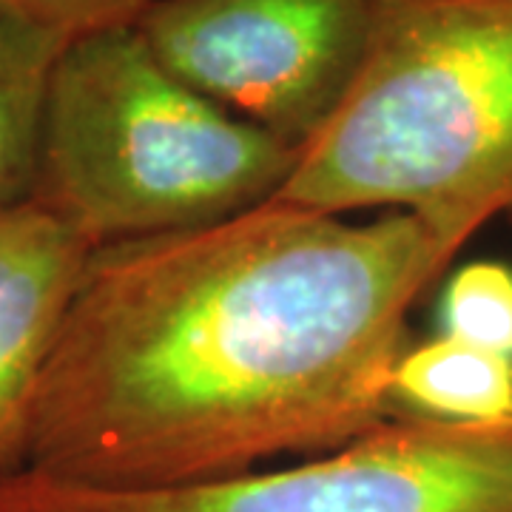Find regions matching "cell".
I'll use <instances>...</instances> for the list:
<instances>
[{"mask_svg":"<svg viewBox=\"0 0 512 512\" xmlns=\"http://www.w3.org/2000/svg\"><path fill=\"white\" fill-rule=\"evenodd\" d=\"M66 43L0 12V211L32 197L49 77Z\"/></svg>","mask_w":512,"mask_h":512,"instance_id":"8","label":"cell"},{"mask_svg":"<svg viewBox=\"0 0 512 512\" xmlns=\"http://www.w3.org/2000/svg\"><path fill=\"white\" fill-rule=\"evenodd\" d=\"M157 0H0V12L46 32L74 37L137 26Z\"/></svg>","mask_w":512,"mask_h":512,"instance_id":"10","label":"cell"},{"mask_svg":"<svg viewBox=\"0 0 512 512\" xmlns=\"http://www.w3.org/2000/svg\"><path fill=\"white\" fill-rule=\"evenodd\" d=\"M376 0H157L137 29L202 97L302 148L362 69Z\"/></svg>","mask_w":512,"mask_h":512,"instance_id":"5","label":"cell"},{"mask_svg":"<svg viewBox=\"0 0 512 512\" xmlns=\"http://www.w3.org/2000/svg\"><path fill=\"white\" fill-rule=\"evenodd\" d=\"M458 251L419 217L265 202L89 256L23 470L171 490L322 456L393 419L407 313Z\"/></svg>","mask_w":512,"mask_h":512,"instance_id":"1","label":"cell"},{"mask_svg":"<svg viewBox=\"0 0 512 512\" xmlns=\"http://www.w3.org/2000/svg\"><path fill=\"white\" fill-rule=\"evenodd\" d=\"M92 248L43 211H0V478L23 470L37 387Z\"/></svg>","mask_w":512,"mask_h":512,"instance_id":"6","label":"cell"},{"mask_svg":"<svg viewBox=\"0 0 512 512\" xmlns=\"http://www.w3.org/2000/svg\"><path fill=\"white\" fill-rule=\"evenodd\" d=\"M393 413L447 424L512 421V359L436 336L402 353L390 379Z\"/></svg>","mask_w":512,"mask_h":512,"instance_id":"7","label":"cell"},{"mask_svg":"<svg viewBox=\"0 0 512 512\" xmlns=\"http://www.w3.org/2000/svg\"><path fill=\"white\" fill-rule=\"evenodd\" d=\"M441 336L512 359V268L470 262L441 293Z\"/></svg>","mask_w":512,"mask_h":512,"instance_id":"9","label":"cell"},{"mask_svg":"<svg viewBox=\"0 0 512 512\" xmlns=\"http://www.w3.org/2000/svg\"><path fill=\"white\" fill-rule=\"evenodd\" d=\"M271 202L402 211L456 251L512 214V0H376L362 69Z\"/></svg>","mask_w":512,"mask_h":512,"instance_id":"2","label":"cell"},{"mask_svg":"<svg viewBox=\"0 0 512 512\" xmlns=\"http://www.w3.org/2000/svg\"><path fill=\"white\" fill-rule=\"evenodd\" d=\"M299 151L185 86L120 26L57 57L29 202L97 251L265 205Z\"/></svg>","mask_w":512,"mask_h":512,"instance_id":"3","label":"cell"},{"mask_svg":"<svg viewBox=\"0 0 512 512\" xmlns=\"http://www.w3.org/2000/svg\"><path fill=\"white\" fill-rule=\"evenodd\" d=\"M0 512H512V421L393 416L302 464L171 490H100L18 470Z\"/></svg>","mask_w":512,"mask_h":512,"instance_id":"4","label":"cell"}]
</instances>
